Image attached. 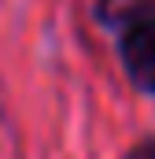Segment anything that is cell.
Returning a JSON list of instances; mask_svg holds the SVG:
<instances>
[{
    "instance_id": "6da1fadb",
    "label": "cell",
    "mask_w": 155,
    "mask_h": 159,
    "mask_svg": "<svg viewBox=\"0 0 155 159\" xmlns=\"http://www.w3.org/2000/svg\"><path fill=\"white\" fill-rule=\"evenodd\" d=\"M122 59L133 85L140 89H155V19L133 26L126 41H122Z\"/></svg>"
},
{
    "instance_id": "7a4b0ae2",
    "label": "cell",
    "mask_w": 155,
    "mask_h": 159,
    "mask_svg": "<svg viewBox=\"0 0 155 159\" xmlns=\"http://www.w3.org/2000/svg\"><path fill=\"white\" fill-rule=\"evenodd\" d=\"M129 159H155V144H148V148H140V152H133Z\"/></svg>"
}]
</instances>
